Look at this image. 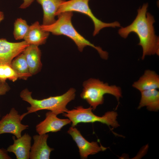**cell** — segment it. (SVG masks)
Returning a JSON list of instances; mask_svg holds the SVG:
<instances>
[{
  "label": "cell",
  "mask_w": 159,
  "mask_h": 159,
  "mask_svg": "<svg viewBox=\"0 0 159 159\" xmlns=\"http://www.w3.org/2000/svg\"><path fill=\"white\" fill-rule=\"evenodd\" d=\"M43 11V24L49 25L56 21L55 17L60 5L65 0H37Z\"/></svg>",
  "instance_id": "obj_16"
},
{
  "label": "cell",
  "mask_w": 159,
  "mask_h": 159,
  "mask_svg": "<svg viewBox=\"0 0 159 159\" xmlns=\"http://www.w3.org/2000/svg\"><path fill=\"white\" fill-rule=\"evenodd\" d=\"M90 0H70L64 1L60 5L56 14V16L66 11L77 12L85 14L92 20L94 26L93 35L98 34L102 29L105 27H121L117 21L106 23L98 19L93 14L89 5Z\"/></svg>",
  "instance_id": "obj_6"
},
{
  "label": "cell",
  "mask_w": 159,
  "mask_h": 159,
  "mask_svg": "<svg viewBox=\"0 0 159 159\" xmlns=\"http://www.w3.org/2000/svg\"><path fill=\"white\" fill-rule=\"evenodd\" d=\"M3 12L0 11V15H4Z\"/></svg>",
  "instance_id": "obj_25"
},
{
  "label": "cell",
  "mask_w": 159,
  "mask_h": 159,
  "mask_svg": "<svg viewBox=\"0 0 159 159\" xmlns=\"http://www.w3.org/2000/svg\"><path fill=\"white\" fill-rule=\"evenodd\" d=\"M13 35L16 40L24 39L29 29L26 21L21 18H17L14 24Z\"/></svg>",
  "instance_id": "obj_19"
},
{
  "label": "cell",
  "mask_w": 159,
  "mask_h": 159,
  "mask_svg": "<svg viewBox=\"0 0 159 159\" xmlns=\"http://www.w3.org/2000/svg\"><path fill=\"white\" fill-rule=\"evenodd\" d=\"M22 52L25 57L32 75L39 72L42 64L41 61V52L38 46L29 45Z\"/></svg>",
  "instance_id": "obj_13"
},
{
  "label": "cell",
  "mask_w": 159,
  "mask_h": 159,
  "mask_svg": "<svg viewBox=\"0 0 159 159\" xmlns=\"http://www.w3.org/2000/svg\"><path fill=\"white\" fill-rule=\"evenodd\" d=\"M4 15H0V23L4 19Z\"/></svg>",
  "instance_id": "obj_24"
},
{
  "label": "cell",
  "mask_w": 159,
  "mask_h": 159,
  "mask_svg": "<svg viewBox=\"0 0 159 159\" xmlns=\"http://www.w3.org/2000/svg\"><path fill=\"white\" fill-rule=\"evenodd\" d=\"M132 87L140 92L159 88V76L154 71L145 70L143 74L132 85Z\"/></svg>",
  "instance_id": "obj_14"
},
{
  "label": "cell",
  "mask_w": 159,
  "mask_h": 159,
  "mask_svg": "<svg viewBox=\"0 0 159 159\" xmlns=\"http://www.w3.org/2000/svg\"><path fill=\"white\" fill-rule=\"evenodd\" d=\"M11 158L9 155L6 150L0 148V159H11Z\"/></svg>",
  "instance_id": "obj_22"
},
{
  "label": "cell",
  "mask_w": 159,
  "mask_h": 159,
  "mask_svg": "<svg viewBox=\"0 0 159 159\" xmlns=\"http://www.w3.org/2000/svg\"><path fill=\"white\" fill-rule=\"evenodd\" d=\"M11 65L19 76V78L27 80L32 76L25 57L23 52L13 59Z\"/></svg>",
  "instance_id": "obj_18"
},
{
  "label": "cell",
  "mask_w": 159,
  "mask_h": 159,
  "mask_svg": "<svg viewBox=\"0 0 159 159\" xmlns=\"http://www.w3.org/2000/svg\"><path fill=\"white\" fill-rule=\"evenodd\" d=\"M48 134L36 135L33 137L34 143L29 155L30 159H49L51 152L54 150L47 145Z\"/></svg>",
  "instance_id": "obj_11"
},
{
  "label": "cell",
  "mask_w": 159,
  "mask_h": 159,
  "mask_svg": "<svg viewBox=\"0 0 159 159\" xmlns=\"http://www.w3.org/2000/svg\"><path fill=\"white\" fill-rule=\"evenodd\" d=\"M13 144L9 145L6 150L8 152L14 153L17 159H29L31 147V137L25 133L20 138L15 139L12 136Z\"/></svg>",
  "instance_id": "obj_12"
},
{
  "label": "cell",
  "mask_w": 159,
  "mask_h": 159,
  "mask_svg": "<svg viewBox=\"0 0 159 159\" xmlns=\"http://www.w3.org/2000/svg\"><path fill=\"white\" fill-rule=\"evenodd\" d=\"M83 88L80 96L95 110L104 101V95L109 94L115 96L118 101L122 97V92L120 87L115 85H109L99 79L91 78L85 81Z\"/></svg>",
  "instance_id": "obj_4"
},
{
  "label": "cell",
  "mask_w": 159,
  "mask_h": 159,
  "mask_svg": "<svg viewBox=\"0 0 159 159\" xmlns=\"http://www.w3.org/2000/svg\"><path fill=\"white\" fill-rule=\"evenodd\" d=\"M73 14V12L71 11L62 13L57 16L58 19L54 23L49 25H41V28L43 30L51 32L54 35H64L69 38L74 42L80 52H82L87 46L92 47L97 50L102 58L107 59L108 53L107 51L91 43L74 28L71 21Z\"/></svg>",
  "instance_id": "obj_2"
},
{
  "label": "cell",
  "mask_w": 159,
  "mask_h": 159,
  "mask_svg": "<svg viewBox=\"0 0 159 159\" xmlns=\"http://www.w3.org/2000/svg\"><path fill=\"white\" fill-rule=\"evenodd\" d=\"M141 99L138 108L146 107L150 111H156L159 109V92L157 89L141 91Z\"/></svg>",
  "instance_id": "obj_17"
},
{
  "label": "cell",
  "mask_w": 159,
  "mask_h": 159,
  "mask_svg": "<svg viewBox=\"0 0 159 159\" xmlns=\"http://www.w3.org/2000/svg\"><path fill=\"white\" fill-rule=\"evenodd\" d=\"M67 133L72 138L78 148L81 158L86 159L90 155H94L100 151H104L107 148L99 146L96 142H90L82 135L80 131L75 127H70Z\"/></svg>",
  "instance_id": "obj_8"
},
{
  "label": "cell",
  "mask_w": 159,
  "mask_h": 159,
  "mask_svg": "<svg viewBox=\"0 0 159 159\" xmlns=\"http://www.w3.org/2000/svg\"><path fill=\"white\" fill-rule=\"evenodd\" d=\"M23 118L14 108H11L9 112L3 116L0 120V135L9 133L14 135L16 138L21 137L22 131L29 127L21 123Z\"/></svg>",
  "instance_id": "obj_7"
},
{
  "label": "cell",
  "mask_w": 159,
  "mask_h": 159,
  "mask_svg": "<svg viewBox=\"0 0 159 159\" xmlns=\"http://www.w3.org/2000/svg\"><path fill=\"white\" fill-rule=\"evenodd\" d=\"M18 78L19 76L10 64H0V81L6 82V80L8 79L14 82Z\"/></svg>",
  "instance_id": "obj_20"
},
{
  "label": "cell",
  "mask_w": 159,
  "mask_h": 159,
  "mask_svg": "<svg viewBox=\"0 0 159 159\" xmlns=\"http://www.w3.org/2000/svg\"><path fill=\"white\" fill-rule=\"evenodd\" d=\"M10 89L8 84L6 82L0 81V95H5ZM1 114L0 113V117Z\"/></svg>",
  "instance_id": "obj_21"
},
{
  "label": "cell",
  "mask_w": 159,
  "mask_h": 159,
  "mask_svg": "<svg viewBox=\"0 0 159 159\" xmlns=\"http://www.w3.org/2000/svg\"><path fill=\"white\" fill-rule=\"evenodd\" d=\"M148 4L144 3L137 10V15L132 23L118 30L120 36L126 38L131 32L135 33L139 40L138 44L143 49L142 60L148 55H159V38L155 34L153 16L147 12Z\"/></svg>",
  "instance_id": "obj_1"
},
{
  "label": "cell",
  "mask_w": 159,
  "mask_h": 159,
  "mask_svg": "<svg viewBox=\"0 0 159 159\" xmlns=\"http://www.w3.org/2000/svg\"><path fill=\"white\" fill-rule=\"evenodd\" d=\"M49 34V32L43 30L39 22L36 21L29 26L24 39L29 45L38 46L45 43Z\"/></svg>",
  "instance_id": "obj_15"
},
{
  "label": "cell",
  "mask_w": 159,
  "mask_h": 159,
  "mask_svg": "<svg viewBox=\"0 0 159 159\" xmlns=\"http://www.w3.org/2000/svg\"><path fill=\"white\" fill-rule=\"evenodd\" d=\"M50 111L46 114L45 119L37 124L36 130L38 134L42 135L50 132H57L71 121L69 119H61Z\"/></svg>",
  "instance_id": "obj_10"
},
{
  "label": "cell",
  "mask_w": 159,
  "mask_h": 159,
  "mask_svg": "<svg viewBox=\"0 0 159 159\" xmlns=\"http://www.w3.org/2000/svg\"><path fill=\"white\" fill-rule=\"evenodd\" d=\"M29 45L24 41L11 42L0 39V64H10L14 58L22 53Z\"/></svg>",
  "instance_id": "obj_9"
},
{
  "label": "cell",
  "mask_w": 159,
  "mask_h": 159,
  "mask_svg": "<svg viewBox=\"0 0 159 159\" xmlns=\"http://www.w3.org/2000/svg\"><path fill=\"white\" fill-rule=\"evenodd\" d=\"M75 92L74 89L71 88L62 95L38 100L33 98L32 92L24 89L20 93V97L29 103L30 106L27 107V112L22 115L24 117L29 114L43 110H49L57 115L63 114L68 110L66 106L68 103L74 99Z\"/></svg>",
  "instance_id": "obj_3"
},
{
  "label": "cell",
  "mask_w": 159,
  "mask_h": 159,
  "mask_svg": "<svg viewBox=\"0 0 159 159\" xmlns=\"http://www.w3.org/2000/svg\"><path fill=\"white\" fill-rule=\"evenodd\" d=\"M23 3L21 5L19 8L22 9H26L29 6L34 0H23Z\"/></svg>",
  "instance_id": "obj_23"
},
{
  "label": "cell",
  "mask_w": 159,
  "mask_h": 159,
  "mask_svg": "<svg viewBox=\"0 0 159 159\" xmlns=\"http://www.w3.org/2000/svg\"><path fill=\"white\" fill-rule=\"evenodd\" d=\"M92 110L91 107L85 108L82 106H79L72 110H68L63 114V115L70 120L72 123V127H75L80 123L96 122L106 124L113 128L117 127L120 126L117 120L118 115L116 112L108 111L102 116H99L94 114Z\"/></svg>",
  "instance_id": "obj_5"
}]
</instances>
